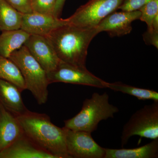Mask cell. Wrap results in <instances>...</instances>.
Instances as JSON below:
<instances>
[{
  "instance_id": "cell-1",
  "label": "cell",
  "mask_w": 158,
  "mask_h": 158,
  "mask_svg": "<svg viewBox=\"0 0 158 158\" xmlns=\"http://www.w3.org/2000/svg\"><path fill=\"white\" fill-rule=\"evenodd\" d=\"M24 134L55 158H70L66 145V128L59 127L44 113L31 112L17 116Z\"/></svg>"
},
{
  "instance_id": "cell-2",
  "label": "cell",
  "mask_w": 158,
  "mask_h": 158,
  "mask_svg": "<svg viewBox=\"0 0 158 158\" xmlns=\"http://www.w3.org/2000/svg\"><path fill=\"white\" fill-rule=\"evenodd\" d=\"M98 34L96 27H84L67 24L54 30L45 37L60 61L86 68L88 47Z\"/></svg>"
},
{
  "instance_id": "cell-3",
  "label": "cell",
  "mask_w": 158,
  "mask_h": 158,
  "mask_svg": "<svg viewBox=\"0 0 158 158\" xmlns=\"http://www.w3.org/2000/svg\"><path fill=\"white\" fill-rule=\"evenodd\" d=\"M118 111L117 107L110 103L106 92L102 94L95 92L90 98L85 99L81 110L77 114L64 121V127L91 133L97 129L101 121L113 118Z\"/></svg>"
},
{
  "instance_id": "cell-4",
  "label": "cell",
  "mask_w": 158,
  "mask_h": 158,
  "mask_svg": "<svg viewBox=\"0 0 158 158\" xmlns=\"http://www.w3.org/2000/svg\"><path fill=\"white\" fill-rule=\"evenodd\" d=\"M9 58L20 71L26 90L31 91L38 104L46 103L48 99L50 85L47 73L32 56L25 46L15 51Z\"/></svg>"
},
{
  "instance_id": "cell-5",
  "label": "cell",
  "mask_w": 158,
  "mask_h": 158,
  "mask_svg": "<svg viewBox=\"0 0 158 158\" xmlns=\"http://www.w3.org/2000/svg\"><path fill=\"white\" fill-rule=\"evenodd\" d=\"M140 136L152 140L158 138V101L137 110L124 125L121 144L123 148L131 137Z\"/></svg>"
},
{
  "instance_id": "cell-6",
  "label": "cell",
  "mask_w": 158,
  "mask_h": 158,
  "mask_svg": "<svg viewBox=\"0 0 158 158\" xmlns=\"http://www.w3.org/2000/svg\"><path fill=\"white\" fill-rule=\"evenodd\" d=\"M124 0H89L66 19L69 24L95 27L105 18L118 9Z\"/></svg>"
},
{
  "instance_id": "cell-7",
  "label": "cell",
  "mask_w": 158,
  "mask_h": 158,
  "mask_svg": "<svg viewBox=\"0 0 158 158\" xmlns=\"http://www.w3.org/2000/svg\"><path fill=\"white\" fill-rule=\"evenodd\" d=\"M49 84L67 83L106 88L107 82L94 75L87 68L79 67L60 61L53 70L47 73Z\"/></svg>"
},
{
  "instance_id": "cell-8",
  "label": "cell",
  "mask_w": 158,
  "mask_h": 158,
  "mask_svg": "<svg viewBox=\"0 0 158 158\" xmlns=\"http://www.w3.org/2000/svg\"><path fill=\"white\" fill-rule=\"evenodd\" d=\"M91 134L66 128V148L70 158H104L105 148L94 141Z\"/></svg>"
},
{
  "instance_id": "cell-9",
  "label": "cell",
  "mask_w": 158,
  "mask_h": 158,
  "mask_svg": "<svg viewBox=\"0 0 158 158\" xmlns=\"http://www.w3.org/2000/svg\"><path fill=\"white\" fill-rule=\"evenodd\" d=\"M24 45L47 73L55 69L61 61L45 36L31 35Z\"/></svg>"
},
{
  "instance_id": "cell-10",
  "label": "cell",
  "mask_w": 158,
  "mask_h": 158,
  "mask_svg": "<svg viewBox=\"0 0 158 158\" xmlns=\"http://www.w3.org/2000/svg\"><path fill=\"white\" fill-rule=\"evenodd\" d=\"M139 10L113 12L105 18L96 27L98 33L107 32L110 37H121L130 34L132 30V23L140 19Z\"/></svg>"
},
{
  "instance_id": "cell-11",
  "label": "cell",
  "mask_w": 158,
  "mask_h": 158,
  "mask_svg": "<svg viewBox=\"0 0 158 158\" xmlns=\"http://www.w3.org/2000/svg\"><path fill=\"white\" fill-rule=\"evenodd\" d=\"M67 19L53 15L32 12L23 14L21 29L31 35L45 36L56 29L67 24Z\"/></svg>"
},
{
  "instance_id": "cell-12",
  "label": "cell",
  "mask_w": 158,
  "mask_h": 158,
  "mask_svg": "<svg viewBox=\"0 0 158 158\" xmlns=\"http://www.w3.org/2000/svg\"><path fill=\"white\" fill-rule=\"evenodd\" d=\"M0 158H55L38 147L24 134L2 151Z\"/></svg>"
},
{
  "instance_id": "cell-13",
  "label": "cell",
  "mask_w": 158,
  "mask_h": 158,
  "mask_svg": "<svg viewBox=\"0 0 158 158\" xmlns=\"http://www.w3.org/2000/svg\"><path fill=\"white\" fill-rule=\"evenodd\" d=\"M22 92L13 83L0 79V104L16 116L28 110L23 102Z\"/></svg>"
},
{
  "instance_id": "cell-14",
  "label": "cell",
  "mask_w": 158,
  "mask_h": 158,
  "mask_svg": "<svg viewBox=\"0 0 158 158\" xmlns=\"http://www.w3.org/2000/svg\"><path fill=\"white\" fill-rule=\"evenodd\" d=\"M23 134L17 116L0 104V152Z\"/></svg>"
},
{
  "instance_id": "cell-15",
  "label": "cell",
  "mask_w": 158,
  "mask_h": 158,
  "mask_svg": "<svg viewBox=\"0 0 158 158\" xmlns=\"http://www.w3.org/2000/svg\"><path fill=\"white\" fill-rule=\"evenodd\" d=\"M105 151L104 158H156L158 157V138L136 148H105Z\"/></svg>"
},
{
  "instance_id": "cell-16",
  "label": "cell",
  "mask_w": 158,
  "mask_h": 158,
  "mask_svg": "<svg viewBox=\"0 0 158 158\" xmlns=\"http://www.w3.org/2000/svg\"><path fill=\"white\" fill-rule=\"evenodd\" d=\"M31 34L20 29L2 32L0 34V55L9 58L24 44Z\"/></svg>"
},
{
  "instance_id": "cell-17",
  "label": "cell",
  "mask_w": 158,
  "mask_h": 158,
  "mask_svg": "<svg viewBox=\"0 0 158 158\" xmlns=\"http://www.w3.org/2000/svg\"><path fill=\"white\" fill-rule=\"evenodd\" d=\"M23 14L18 11L6 0H0V31L21 29Z\"/></svg>"
},
{
  "instance_id": "cell-18",
  "label": "cell",
  "mask_w": 158,
  "mask_h": 158,
  "mask_svg": "<svg viewBox=\"0 0 158 158\" xmlns=\"http://www.w3.org/2000/svg\"><path fill=\"white\" fill-rule=\"evenodd\" d=\"M0 79L13 83L21 91L26 90L23 78L17 65L10 60L0 55Z\"/></svg>"
},
{
  "instance_id": "cell-19",
  "label": "cell",
  "mask_w": 158,
  "mask_h": 158,
  "mask_svg": "<svg viewBox=\"0 0 158 158\" xmlns=\"http://www.w3.org/2000/svg\"><path fill=\"white\" fill-rule=\"evenodd\" d=\"M106 88L131 95L141 100H152L153 101H158V92L150 89L137 88L121 82H107Z\"/></svg>"
},
{
  "instance_id": "cell-20",
  "label": "cell",
  "mask_w": 158,
  "mask_h": 158,
  "mask_svg": "<svg viewBox=\"0 0 158 158\" xmlns=\"http://www.w3.org/2000/svg\"><path fill=\"white\" fill-rule=\"evenodd\" d=\"M140 19L147 24L148 29L151 28L154 19L158 16V0H152L139 9Z\"/></svg>"
},
{
  "instance_id": "cell-21",
  "label": "cell",
  "mask_w": 158,
  "mask_h": 158,
  "mask_svg": "<svg viewBox=\"0 0 158 158\" xmlns=\"http://www.w3.org/2000/svg\"><path fill=\"white\" fill-rule=\"evenodd\" d=\"M57 0H31L33 12L53 15Z\"/></svg>"
},
{
  "instance_id": "cell-22",
  "label": "cell",
  "mask_w": 158,
  "mask_h": 158,
  "mask_svg": "<svg viewBox=\"0 0 158 158\" xmlns=\"http://www.w3.org/2000/svg\"><path fill=\"white\" fill-rule=\"evenodd\" d=\"M151 1L152 0H124L118 9L125 11H137Z\"/></svg>"
},
{
  "instance_id": "cell-23",
  "label": "cell",
  "mask_w": 158,
  "mask_h": 158,
  "mask_svg": "<svg viewBox=\"0 0 158 158\" xmlns=\"http://www.w3.org/2000/svg\"><path fill=\"white\" fill-rule=\"evenodd\" d=\"M9 4L22 14L33 12L31 8V0H6Z\"/></svg>"
},
{
  "instance_id": "cell-24",
  "label": "cell",
  "mask_w": 158,
  "mask_h": 158,
  "mask_svg": "<svg viewBox=\"0 0 158 158\" xmlns=\"http://www.w3.org/2000/svg\"><path fill=\"white\" fill-rule=\"evenodd\" d=\"M143 38L147 44L154 46L158 48V30L155 29H148L143 35Z\"/></svg>"
},
{
  "instance_id": "cell-25",
  "label": "cell",
  "mask_w": 158,
  "mask_h": 158,
  "mask_svg": "<svg viewBox=\"0 0 158 158\" xmlns=\"http://www.w3.org/2000/svg\"><path fill=\"white\" fill-rule=\"evenodd\" d=\"M65 2V0H57L56 4L54 11V16L58 18L60 17Z\"/></svg>"
}]
</instances>
